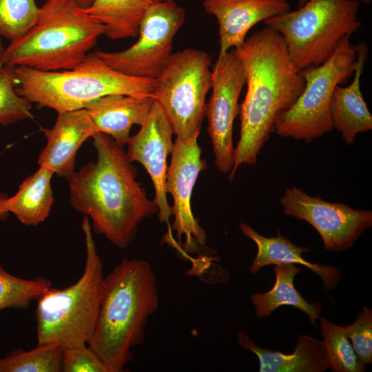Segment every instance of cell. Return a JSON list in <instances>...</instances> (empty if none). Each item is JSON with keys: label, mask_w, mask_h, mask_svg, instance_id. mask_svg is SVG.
Returning <instances> with one entry per match:
<instances>
[{"label": "cell", "mask_w": 372, "mask_h": 372, "mask_svg": "<svg viewBox=\"0 0 372 372\" xmlns=\"http://www.w3.org/2000/svg\"><path fill=\"white\" fill-rule=\"evenodd\" d=\"M245 73L247 92L239 105L240 138L234 148L232 180L241 165H255L280 116L302 92L305 81L282 36L266 25L234 48Z\"/></svg>", "instance_id": "obj_1"}, {"label": "cell", "mask_w": 372, "mask_h": 372, "mask_svg": "<svg viewBox=\"0 0 372 372\" xmlns=\"http://www.w3.org/2000/svg\"><path fill=\"white\" fill-rule=\"evenodd\" d=\"M92 138L96 161L65 178L69 202L91 219L96 233L123 249L135 239L141 222L158 214V209L137 181V169L123 147L101 132Z\"/></svg>", "instance_id": "obj_2"}, {"label": "cell", "mask_w": 372, "mask_h": 372, "mask_svg": "<svg viewBox=\"0 0 372 372\" xmlns=\"http://www.w3.org/2000/svg\"><path fill=\"white\" fill-rule=\"evenodd\" d=\"M155 273L143 259L123 258L104 278L95 328L87 346L110 372L125 371L131 349L145 340L150 316L158 306Z\"/></svg>", "instance_id": "obj_3"}, {"label": "cell", "mask_w": 372, "mask_h": 372, "mask_svg": "<svg viewBox=\"0 0 372 372\" xmlns=\"http://www.w3.org/2000/svg\"><path fill=\"white\" fill-rule=\"evenodd\" d=\"M104 32L101 22L69 1L45 0L32 26L4 48L0 63L40 71L70 70Z\"/></svg>", "instance_id": "obj_4"}, {"label": "cell", "mask_w": 372, "mask_h": 372, "mask_svg": "<svg viewBox=\"0 0 372 372\" xmlns=\"http://www.w3.org/2000/svg\"><path fill=\"white\" fill-rule=\"evenodd\" d=\"M17 93L39 107L57 113L83 109L100 97L125 94L153 97L154 79L126 75L109 66L95 52L72 69L40 71L14 66ZM154 98V97H153Z\"/></svg>", "instance_id": "obj_5"}, {"label": "cell", "mask_w": 372, "mask_h": 372, "mask_svg": "<svg viewBox=\"0 0 372 372\" xmlns=\"http://www.w3.org/2000/svg\"><path fill=\"white\" fill-rule=\"evenodd\" d=\"M81 229L86 252L83 273L74 284L62 289L52 287L37 300V344H57L66 349L87 345L92 338L105 277L87 216Z\"/></svg>", "instance_id": "obj_6"}, {"label": "cell", "mask_w": 372, "mask_h": 372, "mask_svg": "<svg viewBox=\"0 0 372 372\" xmlns=\"http://www.w3.org/2000/svg\"><path fill=\"white\" fill-rule=\"evenodd\" d=\"M358 0H308L298 10L263 23L283 38L299 70L326 62L342 39L362 27Z\"/></svg>", "instance_id": "obj_7"}, {"label": "cell", "mask_w": 372, "mask_h": 372, "mask_svg": "<svg viewBox=\"0 0 372 372\" xmlns=\"http://www.w3.org/2000/svg\"><path fill=\"white\" fill-rule=\"evenodd\" d=\"M211 65L208 53L187 48L173 52L154 79L153 97L178 139L186 140L200 134L206 97L211 87Z\"/></svg>", "instance_id": "obj_8"}, {"label": "cell", "mask_w": 372, "mask_h": 372, "mask_svg": "<svg viewBox=\"0 0 372 372\" xmlns=\"http://www.w3.org/2000/svg\"><path fill=\"white\" fill-rule=\"evenodd\" d=\"M357 45L344 37L333 54L324 63L300 71L304 90L295 103L277 121L279 136L310 143L333 130L330 100L335 87L352 77L356 65Z\"/></svg>", "instance_id": "obj_9"}, {"label": "cell", "mask_w": 372, "mask_h": 372, "mask_svg": "<svg viewBox=\"0 0 372 372\" xmlns=\"http://www.w3.org/2000/svg\"><path fill=\"white\" fill-rule=\"evenodd\" d=\"M185 16V10L174 0L157 3L145 14L134 44L122 51L95 52L112 68L126 75L154 79L173 53V41Z\"/></svg>", "instance_id": "obj_10"}, {"label": "cell", "mask_w": 372, "mask_h": 372, "mask_svg": "<svg viewBox=\"0 0 372 372\" xmlns=\"http://www.w3.org/2000/svg\"><path fill=\"white\" fill-rule=\"evenodd\" d=\"M245 83V70L234 48L218 55L211 69V93L205 116L215 165L223 174L230 173L234 166L233 125Z\"/></svg>", "instance_id": "obj_11"}, {"label": "cell", "mask_w": 372, "mask_h": 372, "mask_svg": "<svg viewBox=\"0 0 372 372\" xmlns=\"http://www.w3.org/2000/svg\"><path fill=\"white\" fill-rule=\"evenodd\" d=\"M287 216L311 224L320 235L324 249L340 251L350 249L372 225V211L353 209L342 203L324 200L295 186L285 189L279 199Z\"/></svg>", "instance_id": "obj_12"}, {"label": "cell", "mask_w": 372, "mask_h": 372, "mask_svg": "<svg viewBox=\"0 0 372 372\" xmlns=\"http://www.w3.org/2000/svg\"><path fill=\"white\" fill-rule=\"evenodd\" d=\"M198 134L186 140L176 138L166 176V191L173 198V229L178 242L185 236L183 247L189 253L197 252L205 246L207 236L194 217L191 205L192 191L200 172L207 168L201 158Z\"/></svg>", "instance_id": "obj_13"}, {"label": "cell", "mask_w": 372, "mask_h": 372, "mask_svg": "<svg viewBox=\"0 0 372 372\" xmlns=\"http://www.w3.org/2000/svg\"><path fill=\"white\" fill-rule=\"evenodd\" d=\"M173 130L157 101L154 100L149 116L139 131L130 136L127 154L132 161L140 163L149 174L155 190L154 202L158 209L159 221L169 223L172 206L167 198V158L172 153Z\"/></svg>", "instance_id": "obj_14"}, {"label": "cell", "mask_w": 372, "mask_h": 372, "mask_svg": "<svg viewBox=\"0 0 372 372\" xmlns=\"http://www.w3.org/2000/svg\"><path fill=\"white\" fill-rule=\"evenodd\" d=\"M205 10L218 25V55L242 44L250 29L291 10L287 0H203Z\"/></svg>", "instance_id": "obj_15"}, {"label": "cell", "mask_w": 372, "mask_h": 372, "mask_svg": "<svg viewBox=\"0 0 372 372\" xmlns=\"http://www.w3.org/2000/svg\"><path fill=\"white\" fill-rule=\"evenodd\" d=\"M42 130L47 142L39 156L38 163L65 178L74 172L80 147L99 132L84 108L59 112L54 126Z\"/></svg>", "instance_id": "obj_16"}, {"label": "cell", "mask_w": 372, "mask_h": 372, "mask_svg": "<svg viewBox=\"0 0 372 372\" xmlns=\"http://www.w3.org/2000/svg\"><path fill=\"white\" fill-rule=\"evenodd\" d=\"M357 45L356 65L353 79L344 87L338 85L330 100V115L333 127L340 132L347 145L356 136L372 130V115L360 90V78L368 57V46L362 42Z\"/></svg>", "instance_id": "obj_17"}, {"label": "cell", "mask_w": 372, "mask_h": 372, "mask_svg": "<svg viewBox=\"0 0 372 372\" xmlns=\"http://www.w3.org/2000/svg\"><path fill=\"white\" fill-rule=\"evenodd\" d=\"M154 100L152 96L108 94L94 100L84 109L99 132L124 147L130 138L132 126H141L147 120Z\"/></svg>", "instance_id": "obj_18"}, {"label": "cell", "mask_w": 372, "mask_h": 372, "mask_svg": "<svg viewBox=\"0 0 372 372\" xmlns=\"http://www.w3.org/2000/svg\"><path fill=\"white\" fill-rule=\"evenodd\" d=\"M239 228L244 236L257 245V254L249 267L251 273H256L262 267L269 265L298 264L315 272L322 279L327 290L334 289L340 281L341 271L338 268L307 261L302 254L309 251V249L293 245L278 231L276 236L266 237L246 223L242 222Z\"/></svg>", "instance_id": "obj_19"}, {"label": "cell", "mask_w": 372, "mask_h": 372, "mask_svg": "<svg viewBox=\"0 0 372 372\" xmlns=\"http://www.w3.org/2000/svg\"><path fill=\"white\" fill-rule=\"evenodd\" d=\"M236 337L244 349L258 356L260 372H323L329 369L322 341L310 335H300L291 354L263 349L243 331L238 332Z\"/></svg>", "instance_id": "obj_20"}, {"label": "cell", "mask_w": 372, "mask_h": 372, "mask_svg": "<svg viewBox=\"0 0 372 372\" xmlns=\"http://www.w3.org/2000/svg\"><path fill=\"white\" fill-rule=\"evenodd\" d=\"M54 172L48 166L39 168L25 179L17 192L8 197L6 207L23 225L37 226L48 217L54 204L51 179Z\"/></svg>", "instance_id": "obj_21"}, {"label": "cell", "mask_w": 372, "mask_h": 372, "mask_svg": "<svg viewBox=\"0 0 372 372\" xmlns=\"http://www.w3.org/2000/svg\"><path fill=\"white\" fill-rule=\"evenodd\" d=\"M167 0H93L87 14L101 22L112 40L136 38L140 24L154 4Z\"/></svg>", "instance_id": "obj_22"}, {"label": "cell", "mask_w": 372, "mask_h": 372, "mask_svg": "<svg viewBox=\"0 0 372 372\" xmlns=\"http://www.w3.org/2000/svg\"><path fill=\"white\" fill-rule=\"evenodd\" d=\"M300 271L301 269L293 264L275 266L276 282L272 289L265 293H254L251 296L255 315L258 318L269 316L281 305H291L304 311L310 321L316 326V320L320 316V304L308 302L293 285L294 278Z\"/></svg>", "instance_id": "obj_23"}, {"label": "cell", "mask_w": 372, "mask_h": 372, "mask_svg": "<svg viewBox=\"0 0 372 372\" xmlns=\"http://www.w3.org/2000/svg\"><path fill=\"white\" fill-rule=\"evenodd\" d=\"M63 351L57 344H37L28 351L14 349L0 358V372H60Z\"/></svg>", "instance_id": "obj_24"}, {"label": "cell", "mask_w": 372, "mask_h": 372, "mask_svg": "<svg viewBox=\"0 0 372 372\" xmlns=\"http://www.w3.org/2000/svg\"><path fill=\"white\" fill-rule=\"evenodd\" d=\"M329 369L333 372H363L366 365L360 360L344 333L327 320L319 318Z\"/></svg>", "instance_id": "obj_25"}, {"label": "cell", "mask_w": 372, "mask_h": 372, "mask_svg": "<svg viewBox=\"0 0 372 372\" xmlns=\"http://www.w3.org/2000/svg\"><path fill=\"white\" fill-rule=\"evenodd\" d=\"M50 280L39 277L27 280L13 276L0 265V310L25 309L37 300L50 287Z\"/></svg>", "instance_id": "obj_26"}, {"label": "cell", "mask_w": 372, "mask_h": 372, "mask_svg": "<svg viewBox=\"0 0 372 372\" xmlns=\"http://www.w3.org/2000/svg\"><path fill=\"white\" fill-rule=\"evenodd\" d=\"M13 68L0 63V125L4 126L33 118L31 103L16 92Z\"/></svg>", "instance_id": "obj_27"}, {"label": "cell", "mask_w": 372, "mask_h": 372, "mask_svg": "<svg viewBox=\"0 0 372 372\" xmlns=\"http://www.w3.org/2000/svg\"><path fill=\"white\" fill-rule=\"evenodd\" d=\"M39 7L36 0H0V37L13 40L34 23Z\"/></svg>", "instance_id": "obj_28"}, {"label": "cell", "mask_w": 372, "mask_h": 372, "mask_svg": "<svg viewBox=\"0 0 372 372\" xmlns=\"http://www.w3.org/2000/svg\"><path fill=\"white\" fill-rule=\"evenodd\" d=\"M348 338L361 362L366 365L372 362V310L363 307L356 320L346 327L338 326Z\"/></svg>", "instance_id": "obj_29"}, {"label": "cell", "mask_w": 372, "mask_h": 372, "mask_svg": "<svg viewBox=\"0 0 372 372\" xmlns=\"http://www.w3.org/2000/svg\"><path fill=\"white\" fill-rule=\"evenodd\" d=\"M61 371L110 372L103 362L87 345L63 349Z\"/></svg>", "instance_id": "obj_30"}, {"label": "cell", "mask_w": 372, "mask_h": 372, "mask_svg": "<svg viewBox=\"0 0 372 372\" xmlns=\"http://www.w3.org/2000/svg\"><path fill=\"white\" fill-rule=\"evenodd\" d=\"M7 198L6 194L0 192V220L6 218L9 214L6 207Z\"/></svg>", "instance_id": "obj_31"}, {"label": "cell", "mask_w": 372, "mask_h": 372, "mask_svg": "<svg viewBox=\"0 0 372 372\" xmlns=\"http://www.w3.org/2000/svg\"><path fill=\"white\" fill-rule=\"evenodd\" d=\"M82 9L90 7L93 0H68Z\"/></svg>", "instance_id": "obj_32"}, {"label": "cell", "mask_w": 372, "mask_h": 372, "mask_svg": "<svg viewBox=\"0 0 372 372\" xmlns=\"http://www.w3.org/2000/svg\"><path fill=\"white\" fill-rule=\"evenodd\" d=\"M308 0H298V8L303 6ZM360 3L366 5L371 4L372 0H358Z\"/></svg>", "instance_id": "obj_33"}, {"label": "cell", "mask_w": 372, "mask_h": 372, "mask_svg": "<svg viewBox=\"0 0 372 372\" xmlns=\"http://www.w3.org/2000/svg\"><path fill=\"white\" fill-rule=\"evenodd\" d=\"M4 48L3 47L2 41H1V37H0V56L1 55Z\"/></svg>", "instance_id": "obj_34"}]
</instances>
